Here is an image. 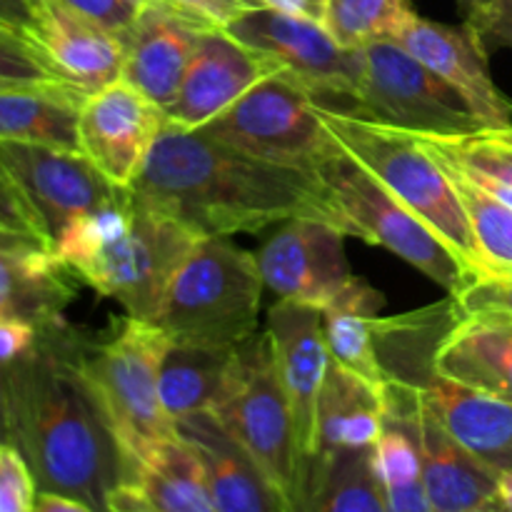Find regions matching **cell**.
Segmentation results:
<instances>
[{
	"instance_id": "cell-28",
	"label": "cell",
	"mask_w": 512,
	"mask_h": 512,
	"mask_svg": "<svg viewBox=\"0 0 512 512\" xmlns=\"http://www.w3.org/2000/svg\"><path fill=\"white\" fill-rule=\"evenodd\" d=\"M438 375L512 403V323L460 318L435 360Z\"/></svg>"
},
{
	"instance_id": "cell-10",
	"label": "cell",
	"mask_w": 512,
	"mask_h": 512,
	"mask_svg": "<svg viewBox=\"0 0 512 512\" xmlns=\"http://www.w3.org/2000/svg\"><path fill=\"white\" fill-rule=\"evenodd\" d=\"M363 53L365 75L350 110L353 115L445 138L483 128L463 98L398 40H375Z\"/></svg>"
},
{
	"instance_id": "cell-45",
	"label": "cell",
	"mask_w": 512,
	"mask_h": 512,
	"mask_svg": "<svg viewBox=\"0 0 512 512\" xmlns=\"http://www.w3.org/2000/svg\"><path fill=\"white\" fill-rule=\"evenodd\" d=\"M33 18V0H0V23L28 33Z\"/></svg>"
},
{
	"instance_id": "cell-46",
	"label": "cell",
	"mask_w": 512,
	"mask_h": 512,
	"mask_svg": "<svg viewBox=\"0 0 512 512\" xmlns=\"http://www.w3.org/2000/svg\"><path fill=\"white\" fill-rule=\"evenodd\" d=\"M35 512H95L90 505L58 493H40Z\"/></svg>"
},
{
	"instance_id": "cell-50",
	"label": "cell",
	"mask_w": 512,
	"mask_h": 512,
	"mask_svg": "<svg viewBox=\"0 0 512 512\" xmlns=\"http://www.w3.org/2000/svg\"><path fill=\"white\" fill-rule=\"evenodd\" d=\"M465 512H508V508H505V503L500 498L490 500V503L480 505V508H473V510H465Z\"/></svg>"
},
{
	"instance_id": "cell-3",
	"label": "cell",
	"mask_w": 512,
	"mask_h": 512,
	"mask_svg": "<svg viewBox=\"0 0 512 512\" xmlns=\"http://www.w3.org/2000/svg\"><path fill=\"white\" fill-rule=\"evenodd\" d=\"M320 108V105H318ZM333 138L363 163L405 208L418 215L473 275L483 273L473 228L448 170L420 143L418 133L380 120L320 108Z\"/></svg>"
},
{
	"instance_id": "cell-38",
	"label": "cell",
	"mask_w": 512,
	"mask_h": 512,
	"mask_svg": "<svg viewBox=\"0 0 512 512\" xmlns=\"http://www.w3.org/2000/svg\"><path fill=\"white\" fill-rule=\"evenodd\" d=\"M0 233L23 235V238H33L50 245V238L48 233H45L43 223H40V218L35 215V210L30 208L28 198H25L23 190L18 188L13 175L8 173L3 160H0ZM50 248H53V245H50Z\"/></svg>"
},
{
	"instance_id": "cell-4",
	"label": "cell",
	"mask_w": 512,
	"mask_h": 512,
	"mask_svg": "<svg viewBox=\"0 0 512 512\" xmlns=\"http://www.w3.org/2000/svg\"><path fill=\"white\" fill-rule=\"evenodd\" d=\"M263 275L253 253L230 238H198L170 280L158 325L178 343L240 345L258 333Z\"/></svg>"
},
{
	"instance_id": "cell-15",
	"label": "cell",
	"mask_w": 512,
	"mask_h": 512,
	"mask_svg": "<svg viewBox=\"0 0 512 512\" xmlns=\"http://www.w3.org/2000/svg\"><path fill=\"white\" fill-rule=\"evenodd\" d=\"M213 23L190 15L165 0H150L138 10L125 40V60L120 80L133 85L138 93L168 108L183 85L200 38Z\"/></svg>"
},
{
	"instance_id": "cell-25",
	"label": "cell",
	"mask_w": 512,
	"mask_h": 512,
	"mask_svg": "<svg viewBox=\"0 0 512 512\" xmlns=\"http://www.w3.org/2000/svg\"><path fill=\"white\" fill-rule=\"evenodd\" d=\"M423 485L433 512H465L498 498L500 475L468 453L423 400L420 413Z\"/></svg>"
},
{
	"instance_id": "cell-49",
	"label": "cell",
	"mask_w": 512,
	"mask_h": 512,
	"mask_svg": "<svg viewBox=\"0 0 512 512\" xmlns=\"http://www.w3.org/2000/svg\"><path fill=\"white\" fill-rule=\"evenodd\" d=\"M495 0H458L460 10L465 13V18H473V15H478L480 10H485L488 5H493Z\"/></svg>"
},
{
	"instance_id": "cell-17",
	"label": "cell",
	"mask_w": 512,
	"mask_h": 512,
	"mask_svg": "<svg viewBox=\"0 0 512 512\" xmlns=\"http://www.w3.org/2000/svg\"><path fill=\"white\" fill-rule=\"evenodd\" d=\"M395 40L443 78L483 128L512 125V100L490 78V53L468 25H445L415 15Z\"/></svg>"
},
{
	"instance_id": "cell-2",
	"label": "cell",
	"mask_w": 512,
	"mask_h": 512,
	"mask_svg": "<svg viewBox=\"0 0 512 512\" xmlns=\"http://www.w3.org/2000/svg\"><path fill=\"white\" fill-rule=\"evenodd\" d=\"M130 195L195 238L258 233L290 218L328 220L318 175L268 163L200 130L165 123Z\"/></svg>"
},
{
	"instance_id": "cell-52",
	"label": "cell",
	"mask_w": 512,
	"mask_h": 512,
	"mask_svg": "<svg viewBox=\"0 0 512 512\" xmlns=\"http://www.w3.org/2000/svg\"><path fill=\"white\" fill-rule=\"evenodd\" d=\"M508 512H512V510H508Z\"/></svg>"
},
{
	"instance_id": "cell-22",
	"label": "cell",
	"mask_w": 512,
	"mask_h": 512,
	"mask_svg": "<svg viewBox=\"0 0 512 512\" xmlns=\"http://www.w3.org/2000/svg\"><path fill=\"white\" fill-rule=\"evenodd\" d=\"M423 393L425 405L438 423L473 458L498 475L512 473V403L455 380H433Z\"/></svg>"
},
{
	"instance_id": "cell-19",
	"label": "cell",
	"mask_w": 512,
	"mask_h": 512,
	"mask_svg": "<svg viewBox=\"0 0 512 512\" xmlns=\"http://www.w3.org/2000/svg\"><path fill=\"white\" fill-rule=\"evenodd\" d=\"M175 433L198 453L215 512H295L283 490L210 410L175 420Z\"/></svg>"
},
{
	"instance_id": "cell-26",
	"label": "cell",
	"mask_w": 512,
	"mask_h": 512,
	"mask_svg": "<svg viewBox=\"0 0 512 512\" xmlns=\"http://www.w3.org/2000/svg\"><path fill=\"white\" fill-rule=\"evenodd\" d=\"M88 95L70 83L0 88V143L80 150L78 120Z\"/></svg>"
},
{
	"instance_id": "cell-51",
	"label": "cell",
	"mask_w": 512,
	"mask_h": 512,
	"mask_svg": "<svg viewBox=\"0 0 512 512\" xmlns=\"http://www.w3.org/2000/svg\"><path fill=\"white\" fill-rule=\"evenodd\" d=\"M125 3H128V5H133L135 10H140V8H145V5H148L150 0H125Z\"/></svg>"
},
{
	"instance_id": "cell-11",
	"label": "cell",
	"mask_w": 512,
	"mask_h": 512,
	"mask_svg": "<svg viewBox=\"0 0 512 512\" xmlns=\"http://www.w3.org/2000/svg\"><path fill=\"white\" fill-rule=\"evenodd\" d=\"M245 48L280 63L313 93L320 108L350 113L365 75L363 48H345L323 23L295 18L273 8H255L225 25Z\"/></svg>"
},
{
	"instance_id": "cell-43",
	"label": "cell",
	"mask_w": 512,
	"mask_h": 512,
	"mask_svg": "<svg viewBox=\"0 0 512 512\" xmlns=\"http://www.w3.org/2000/svg\"><path fill=\"white\" fill-rule=\"evenodd\" d=\"M385 503H388V512H433L423 483L385 490Z\"/></svg>"
},
{
	"instance_id": "cell-31",
	"label": "cell",
	"mask_w": 512,
	"mask_h": 512,
	"mask_svg": "<svg viewBox=\"0 0 512 512\" xmlns=\"http://www.w3.org/2000/svg\"><path fill=\"white\" fill-rule=\"evenodd\" d=\"M385 305L383 293L353 278L348 288L323 308L330 358L373 385H385L373 345V318Z\"/></svg>"
},
{
	"instance_id": "cell-42",
	"label": "cell",
	"mask_w": 512,
	"mask_h": 512,
	"mask_svg": "<svg viewBox=\"0 0 512 512\" xmlns=\"http://www.w3.org/2000/svg\"><path fill=\"white\" fill-rule=\"evenodd\" d=\"M165 3L175 5L190 15H198V18L213 23L215 28H225L230 20L248 13V10L263 8L260 0H165Z\"/></svg>"
},
{
	"instance_id": "cell-7",
	"label": "cell",
	"mask_w": 512,
	"mask_h": 512,
	"mask_svg": "<svg viewBox=\"0 0 512 512\" xmlns=\"http://www.w3.org/2000/svg\"><path fill=\"white\" fill-rule=\"evenodd\" d=\"M198 130L260 160L308 173L340 148L320 118L313 93L285 70L260 80Z\"/></svg>"
},
{
	"instance_id": "cell-48",
	"label": "cell",
	"mask_w": 512,
	"mask_h": 512,
	"mask_svg": "<svg viewBox=\"0 0 512 512\" xmlns=\"http://www.w3.org/2000/svg\"><path fill=\"white\" fill-rule=\"evenodd\" d=\"M110 512H158V510L145 505L130 488L120 485V488L110 495Z\"/></svg>"
},
{
	"instance_id": "cell-47",
	"label": "cell",
	"mask_w": 512,
	"mask_h": 512,
	"mask_svg": "<svg viewBox=\"0 0 512 512\" xmlns=\"http://www.w3.org/2000/svg\"><path fill=\"white\" fill-rule=\"evenodd\" d=\"M10 443V375L0 365V445Z\"/></svg>"
},
{
	"instance_id": "cell-39",
	"label": "cell",
	"mask_w": 512,
	"mask_h": 512,
	"mask_svg": "<svg viewBox=\"0 0 512 512\" xmlns=\"http://www.w3.org/2000/svg\"><path fill=\"white\" fill-rule=\"evenodd\" d=\"M465 25L478 35L483 48H512V0H495L473 18H465Z\"/></svg>"
},
{
	"instance_id": "cell-16",
	"label": "cell",
	"mask_w": 512,
	"mask_h": 512,
	"mask_svg": "<svg viewBox=\"0 0 512 512\" xmlns=\"http://www.w3.org/2000/svg\"><path fill=\"white\" fill-rule=\"evenodd\" d=\"M268 333L280 383L293 410L300 453L303 460H308L318 450V400L330 365L323 310L293 300H278L268 313Z\"/></svg>"
},
{
	"instance_id": "cell-41",
	"label": "cell",
	"mask_w": 512,
	"mask_h": 512,
	"mask_svg": "<svg viewBox=\"0 0 512 512\" xmlns=\"http://www.w3.org/2000/svg\"><path fill=\"white\" fill-rule=\"evenodd\" d=\"M40 325L23 318H0V365L10 368L35 348Z\"/></svg>"
},
{
	"instance_id": "cell-24",
	"label": "cell",
	"mask_w": 512,
	"mask_h": 512,
	"mask_svg": "<svg viewBox=\"0 0 512 512\" xmlns=\"http://www.w3.org/2000/svg\"><path fill=\"white\" fill-rule=\"evenodd\" d=\"M238 368L240 345L170 340L158 370V390L165 413L173 423L203 410L213 413L233 388Z\"/></svg>"
},
{
	"instance_id": "cell-12",
	"label": "cell",
	"mask_w": 512,
	"mask_h": 512,
	"mask_svg": "<svg viewBox=\"0 0 512 512\" xmlns=\"http://www.w3.org/2000/svg\"><path fill=\"white\" fill-rule=\"evenodd\" d=\"M0 160L43 223L50 245L70 220L118 203L128 195V188L110 183L80 150L40 143H0Z\"/></svg>"
},
{
	"instance_id": "cell-5",
	"label": "cell",
	"mask_w": 512,
	"mask_h": 512,
	"mask_svg": "<svg viewBox=\"0 0 512 512\" xmlns=\"http://www.w3.org/2000/svg\"><path fill=\"white\" fill-rule=\"evenodd\" d=\"M315 175L330 223L345 235L388 248L448 295L460 293L475 278L458 255L343 145L315 168Z\"/></svg>"
},
{
	"instance_id": "cell-30",
	"label": "cell",
	"mask_w": 512,
	"mask_h": 512,
	"mask_svg": "<svg viewBox=\"0 0 512 512\" xmlns=\"http://www.w3.org/2000/svg\"><path fill=\"white\" fill-rule=\"evenodd\" d=\"M125 488L158 512H215L203 463L180 435L155 445L128 475Z\"/></svg>"
},
{
	"instance_id": "cell-8",
	"label": "cell",
	"mask_w": 512,
	"mask_h": 512,
	"mask_svg": "<svg viewBox=\"0 0 512 512\" xmlns=\"http://www.w3.org/2000/svg\"><path fill=\"white\" fill-rule=\"evenodd\" d=\"M213 415L295 508L305 460L268 330L240 343L238 375Z\"/></svg>"
},
{
	"instance_id": "cell-9",
	"label": "cell",
	"mask_w": 512,
	"mask_h": 512,
	"mask_svg": "<svg viewBox=\"0 0 512 512\" xmlns=\"http://www.w3.org/2000/svg\"><path fill=\"white\" fill-rule=\"evenodd\" d=\"M195 240L180 223L133 200L128 230L80 265L75 275L103 298L118 300L125 315L155 323L170 280Z\"/></svg>"
},
{
	"instance_id": "cell-44",
	"label": "cell",
	"mask_w": 512,
	"mask_h": 512,
	"mask_svg": "<svg viewBox=\"0 0 512 512\" xmlns=\"http://www.w3.org/2000/svg\"><path fill=\"white\" fill-rule=\"evenodd\" d=\"M263 8L280 10V13L295 15V18L315 20V23H325V10H328V0H260Z\"/></svg>"
},
{
	"instance_id": "cell-34",
	"label": "cell",
	"mask_w": 512,
	"mask_h": 512,
	"mask_svg": "<svg viewBox=\"0 0 512 512\" xmlns=\"http://www.w3.org/2000/svg\"><path fill=\"white\" fill-rule=\"evenodd\" d=\"M420 143L445 163L470 175L495 180L512 190V125L480 128L468 135H418Z\"/></svg>"
},
{
	"instance_id": "cell-18",
	"label": "cell",
	"mask_w": 512,
	"mask_h": 512,
	"mask_svg": "<svg viewBox=\"0 0 512 512\" xmlns=\"http://www.w3.org/2000/svg\"><path fill=\"white\" fill-rule=\"evenodd\" d=\"M280 63L230 38L223 28L208 30L195 48L178 95L165 110L168 123L198 130L268 75L280 73Z\"/></svg>"
},
{
	"instance_id": "cell-14",
	"label": "cell",
	"mask_w": 512,
	"mask_h": 512,
	"mask_svg": "<svg viewBox=\"0 0 512 512\" xmlns=\"http://www.w3.org/2000/svg\"><path fill=\"white\" fill-rule=\"evenodd\" d=\"M165 123L160 105L118 78L85 100L78 120L80 153L110 183L130 188Z\"/></svg>"
},
{
	"instance_id": "cell-37",
	"label": "cell",
	"mask_w": 512,
	"mask_h": 512,
	"mask_svg": "<svg viewBox=\"0 0 512 512\" xmlns=\"http://www.w3.org/2000/svg\"><path fill=\"white\" fill-rule=\"evenodd\" d=\"M38 483L13 443L0 445V512H35L38 505Z\"/></svg>"
},
{
	"instance_id": "cell-13",
	"label": "cell",
	"mask_w": 512,
	"mask_h": 512,
	"mask_svg": "<svg viewBox=\"0 0 512 512\" xmlns=\"http://www.w3.org/2000/svg\"><path fill=\"white\" fill-rule=\"evenodd\" d=\"M265 288L278 300L328 308L353 280L345 258V233L320 218L285 220L255 255Z\"/></svg>"
},
{
	"instance_id": "cell-6",
	"label": "cell",
	"mask_w": 512,
	"mask_h": 512,
	"mask_svg": "<svg viewBox=\"0 0 512 512\" xmlns=\"http://www.w3.org/2000/svg\"><path fill=\"white\" fill-rule=\"evenodd\" d=\"M168 343L158 325L130 315L113 323L103 338L85 335L83 340V368L123 448L125 480L155 445L178 435L158 390L160 360Z\"/></svg>"
},
{
	"instance_id": "cell-32",
	"label": "cell",
	"mask_w": 512,
	"mask_h": 512,
	"mask_svg": "<svg viewBox=\"0 0 512 512\" xmlns=\"http://www.w3.org/2000/svg\"><path fill=\"white\" fill-rule=\"evenodd\" d=\"M440 160V158H438ZM473 228L483 273H512V210L455 165L440 160ZM480 273V275H483Z\"/></svg>"
},
{
	"instance_id": "cell-27",
	"label": "cell",
	"mask_w": 512,
	"mask_h": 512,
	"mask_svg": "<svg viewBox=\"0 0 512 512\" xmlns=\"http://www.w3.org/2000/svg\"><path fill=\"white\" fill-rule=\"evenodd\" d=\"M295 512H388L373 448H343L305 460Z\"/></svg>"
},
{
	"instance_id": "cell-20",
	"label": "cell",
	"mask_w": 512,
	"mask_h": 512,
	"mask_svg": "<svg viewBox=\"0 0 512 512\" xmlns=\"http://www.w3.org/2000/svg\"><path fill=\"white\" fill-rule=\"evenodd\" d=\"M28 35L65 83L95 93L120 78L125 40L60 0H33Z\"/></svg>"
},
{
	"instance_id": "cell-40",
	"label": "cell",
	"mask_w": 512,
	"mask_h": 512,
	"mask_svg": "<svg viewBox=\"0 0 512 512\" xmlns=\"http://www.w3.org/2000/svg\"><path fill=\"white\" fill-rule=\"evenodd\" d=\"M60 3L90 18L93 23L103 25L110 33L120 35V38L128 33L135 15H138V10L125 3V0H60Z\"/></svg>"
},
{
	"instance_id": "cell-1",
	"label": "cell",
	"mask_w": 512,
	"mask_h": 512,
	"mask_svg": "<svg viewBox=\"0 0 512 512\" xmlns=\"http://www.w3.org/2000/svg\"><path fill=\"white\" fill-rule=\"evenodd\" d=\"M83 330L65 318L40 325L35 348L10 365V443L40 493L110 512L125 483V458L98 390L83 368Z\"/></svg>"
},
{
	"instance_id": "cell-23",
	"label": "cell",
	"mask_w": 512,
	"mask_h": 512,
	"mask_svg": "<svg viewBox=\"0 0 512 512\" xmlns=\"http://www.w3.org/2000/svg\"><path fill=\"white\" fill-rule=\"evenodd\" d=\"M460 315L453 298L395 318H373V345L385 383L428 390L438 378V350Z\"/></svg>"
},
{
	"instance_id": "cell-35",
	"label": "cell",
	"mask_w": 512,
	"mask_h": 512,
	"mask_svg": "<svg viewBox=\"0 0 512 512\" xmlns=\"http://www.w3.org/2000/svg\"><path fill=\"white\" fill-rule=\"evenodd\" d=\"M65 83L25 30L0 23V88Z\"/></svg>"
},
{
	"instance_id": "cell-21",
	"label": "cell",
	"mask_w": 512,
	"mask_h": 512,
	"mask_svg": "<svg viewBox=\"0 0 512 512\" xmlns=\"http://www.w3.org/2000/svg\"><path fill=\"white\" fill-rule=\"evenodd\" d=\"M80 285L83 280L60 263L50 245L0 233V318L53 323L78 298Z\"/></svg>"
},
{
	"instance_id": "cell-36",
	"label": "cell",
	"mask_w": 512,
	"mask_h": 512,
	"mask_svg": "<svg viewBox=\"0 0 512 512\" xmlns=\"http://www.w3.org/2000/svg\"><path fill=\"white\" fill-rule=\"evenodd\" d=\"M450 298L460 318H498L512 323V273L475 275Z\"/></svg>"
},
{
	"instance_id": "cell-33",
	"label": "cell",
	"mask_w": 512,
	"mask_h": 512,
	"mask_svg": "<svg viewBox=\"0 0 512 512\" xmlns=\"http://www.w3.org/2000/svg\"><path fill=\"white\" fill-rule=\"evenodd\" d=\"M410 0H328L325 28L345 48L395 40L415 18Z\"/></svg>"
},
{
	"instance_id": "cell-29",
	"label": "cell",
	"mask_w": 512,
	"mask_h": 512,
	"mask_svg": "<svg viewBox=\"0 0 512 512\" xmlns=\"http://www.w3.org/2000/svg\"><path fill=\"white\" fill-rule=\"evenodd\" d=\"M383 433V385L368 383L330 358L318 400V450L373 448Z\"/></svg>"
}]
</instances>
